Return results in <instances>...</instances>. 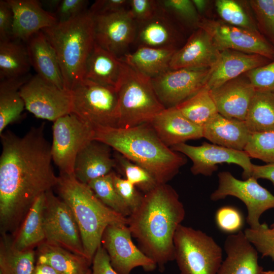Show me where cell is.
Masks as SVG:
<instances>
[{
	"label": "cell",
	"mask_w": 274,
	"mask_h": 274,
	"mask_svg": "<svg viewBox=\"0 0 274 274\" xmlns=\"http://www.w3.org/2000/svg\"><path fill=\"white\" fill-rule=\"evenodd\" d=\"M59 195L70 208L78 224L86 258L92 263L106 228L127 225L124 217L103 203L89 186L74 175H61L56 185Z\"/></svg>",
	"instance_id": "277c9868"
},
{
	"label": "cell",
	"mask_w": 274,
	"mask_h": 274,
	"mask_svg": "<svg viewBox=\"0 0 274 274\" xmlns=\"http://www.w3.org/2000/svg\"><path fill=\"white\" fill-rule=\"evenodd\" d=\"M125 62L95 42L87 60L83 80L117 88Z\"/></svg>",
	"instance_id": "83f0119b"
},
{
	"label": "cell",
	"mask_w": 274,
	"mask_h": 274,
	"mask_svg": "<svg viewBox=\"0 0 274 274\" xmlns=\"http://www.w3.org/2000/svg\"><path fill=\"white\" fill-rule=\"evenodd\" d=\"M224 247L226 257L217 274H260L263 270L258 264L257 250L244 232L228 235Z\"/></svg>",
	"instance_id": "d4e9b609"
},
{
	"label": "cell",
	"mask_w": 274,
	"mask_h": 274,
	"mask_svg": "<svg viewBox=\"0 0 274 274\" xmlns=\"http://www.w3.org/2000/svg\"><path fill=\"white\" fill-rule=\"evenodd\" d=\"M111 149L109 145L95 140L87 143L77 156L74 170L75 178L88 184L112 173L116 163Z\"/></svg>",
	"instance_id": "cb8c5ba5"
},
{
	"label": "cell",
	"mask_w": 274,
	"mask_h": 274,
	"mask_svg": "<svg viewBox=\"0 0 274 274\" xmlns=\"http://www.w3.org/2000/svg\"><path fill=\"white\" fill-rule=\"evenodd\" d=\"M181 41L178 25L160 7L150 19L137 24L134 42L137 47L177 50Z\"/></svg>",
	"instance_id": "603a6c76"
},
{
	"label": "cell",
	"mask_w": 274,
	"mask_h": 274,
	"mask_svg": "<svg viewBox=\"0 0 274 274\" xmlns=\"http://www.w3.org/2000/svg\"><path fill=\"white\" fill-rule=\"evenodd\" d=\"M72 112L97 127H117L119 120L117 89L83 80L70 91Z\"/></svg>",
	"instance_id": "ba28073f"
},
{
	"label": "cell",
	"mask_w": 274,
	"mask_h": 274,
	"mask_svg": "<svg viewBox=\"0 0 274 274\" xmlns=\"http://www.w3.org/2000/svg\"><path fill=\"white\" fill-rule=\"evenodd\" d=\"M248 3L259 31L274 47V0H251Z\"/></svg>",
	"instance_id": "60d3db41"
},
{
	"label": "cell",
	"mask_w": 274,
	"mask_h": 274,
	"mask_svg": "<svg viewBox=\"0 0 274 274\" xmlns=\"http://www.w3.org/2000/svg\"><path fill=\"white\" fill-rule=\"evenodd\" d=\"M88 3L86 0H60L53 16L57 23L68 21L87 11Z\"/></svg>",
	"instance_id": "7dc6e473"
},
{
	"label": "cell",
	"mask_w": 274,
	"mask_h": 274,
	"mask_svg": "<svg viewBox=\"0 0 274 274\" xmlns=\"http://www.w3.org/2000/svg\"><path fill=\"white\" fill-rule=\"evenodd\" d=\"M113 157L116 167L123 174L124 178L144 194L159 184L154 176L147 169L133 162L120 153L115 151Z\"/></svg>",
	"instance_id": "8d00e7d4"
},
{
	"label": "cell",
	"mask_w": 274,
	"mask_h": 274,
	"mask_svg": "<svg viewBox=\"0 0 274 274\" xmlns=\"http://www.w3.org/2000/svg\"><path fill=\"white\" fill-rule=\"evenodd\" d=\"M215 6L221 20L228 24L259 31L255 19L241 2L234 0H217Z\"/></svg>",
	"instance_id": "f35d334b"
},
{
	"label": "cell",
	"mask_w": 274,
	"mask_h": 274,
	"mask_svg": "<svg viewBox=\"0 0 274 274\" xmlns=\"http://www.w3.org/2000/svg\"><path fill=\"white\" fill-rule=\"evenodd\" d=\"M173 151L188 157L192 162L190 168L194 175L211 176L217 170L219 164H235L243 169L244 180L251 177L253 163L245 151L234 150L214 144L203 142L194 146L182 143L170 148Z\"/></svg>",
	"instance_id": "5bb4252c"
},
{
	"label": "cell",
	"mask_w": 274,
	"mask_h": 274,
	"mask_svg": "<svg viewBox=\"0 0 274 274\" xmlns=\"http://www.w3.org/2000/svg\"><path fill=\"white\" fill-rule=\"evenodd\" d=\"M220 53L209 35L198 28L175 52L170 62V69L211 68L217 63Z\"/></svg>",
	"instance_id": "d6986e66"
},
{
	"label": "cell",
	"mask_w": 274,
	"mask_h": 274,
	"mask_svg": "<svg viewBox=\"0 0 274 274\" xmlns=\"http://www.w3.org/2000/svg\"><path fill=\"white\" fill-rule=\"evenodd\" d=\"M7 1L14 15L13 39L26 43L34 35L57 23L54 16L43 9L40 1Z\"/></svg>",
	"instance_id": "ffe728a7"
},
{
	"label": "cell",
	"mask_w": 274,
	"mask_h": 274,
	"mask_svg": "<svg viewBox=\"0 0 274 274\" xmlns=\"http://www.w3.org/2000/svg\"><path fill=\"white\" fill-rule=\"evenodd\" d=\"M94 131V140L147 169L159 184L172 180L187 162L181 153L163 143L149 123L125 128L97 127Z\"/></svg>",
	"instance_id": "3957f363"
},
{
	"label": "cell",
	"mask_w": 274,
	"mask_h": 274,
	"mask_svg": "<svg viewBox=\"0 0 274 274\" xmlns=\"http://www.w3.org/2000/svg\"><path fill=\"white\" fill-rule=\"evenodd\" d=\"M118 96V128H129L149 123L165 109L154 89L151 79L125 62L116 88Z\"/></svg>",
	"instance_id": "8992f818"
},
{
	"label": "cell",
	"mask_w": 274,
	"mask_h": 274,
	"mask_svg": "<svg viewBox=\"0 0 274 274\" xmlns=\"http://www.w3.org/2000/svg\"><path fill=\"white\" fill-rule=\"evenodd\" d=\"M14 15L7 0L0 1V42L13 39Z\"/></svg>",
	"instance_id": "f907efd6"
},
{
	"label": "cell",
	"mask_w": 274,
	"mask_h": 274,
	"mask_svg": "<svg viewBox=\"0 0 274 274\" xmlns=\"http://www.w3.org/2000/svg\"><path fill=\"white\" fill-rule=\"evenodd\" d=\"M176 51L140 46L121 59L134 70L152 79L170 70V62Z\"/></svg>",
	"instance_id": "f1b7e54d"
},
{
	"label": "cell",
	"mask_w": 274,
	"mask_h": 274,
	"mask_svg": "<svg viewBox=\"0 0 274 274\" xmlns=\"http://www.w3.org/2000/svg\"><path fill=\"white\" fill-rule=\"evenodd\" d=\"M43 222L45 242L86 258L80 230L71 209L51 190L45 193Z\"/></svg>",
	"instance_id": "8fae6325"
},
{
	"label": "cell",
	"mask_w": 274,
	"mask_h": 274,
	"mask_svg": "<svg viewBox=\"0 0 274 274\" xmlns=\"http://www.w3.org/2000/svg\"><path fill=\"white\" fill-rule=\"evenodd\" d=\"M185 216L178 194L165 183L145 193L140 206L128 217L132 236L160 271L175 260L174 235Z\"/></svg>",
	"instance_id": "7a4b0ae2"
},
{
	"label": "cell",
	"mask_w": 274,
	"mask_h": 274,
	"mask_svg": "<svg viewBox=\"0 0 274 274\" xmlns=\"http://www.w3.org/2000/svg\"><path fill=\"white\" fill-rule=\"evenodd\" d=\"M203 138L213 144L244 151L251 133L245 121L226 118L219 113L203 126Z\"/></svg>",
	"instance_id": "4316f807"
},
{
	"label": "cell",
	"mask_w": 274,
	"mask_h": 274,
	"mask_svg": "<svg viewBox=\"0 0 274 274\" xmlns=\"http://www.w3.org/2000/svg\"><path fill=\"white\" fill-rule=\"evenodd\" d=\"M0 246V273L32 274L35 254L30 249L19 251L7 233L2 234Z\"/></svg>",
	"instance_id": "e575fe53"
},
{
	"label": "cell",
	"mask_w": 274,
	"mask_h": 274,
	"mask_svg": "<svg viewBox=\"0 0 274 274\" xmlns=\"http://www.w3.org/2000/svg\"><path fill=\"white\" fill-rule=\"evenodd\" d=\"M129 0H97L88 9L93 16L105 15L128 9Z\"/></svg>",
	"instance_id": "681fc988"
},
{
	"label": "cell",
	"mask_w": 274,
	"mask_h": 274,
	"mask_svg": "<svg viewBox=\"0 0 274 274\" xmlns=\"http://www.w3.org/2000/svg\"><path fill=\"white\" fill-rule=\"evenodd\" d=\"M256 91L274 92V59L262 66L246 73Z\"/></svg>",
	"instance_id": "f6af8a7d"
},
{
	"label": "cell",
	"mask_w": 274,
	"mask_h": 274,
	"mask_svg": "<svg viewBox=\"0 0 274 274\" xmlns=\"http://www.w3.org/2000/svg\"><path fill=\"white\" fill-rule=\"evenodd\" d=\"M31 66L37 74L60 89H65L57 56L53 47L41 31L26 43Z\"/></svg>",
	"instance_id": "484cf974"
},
{
	"label": "cell",
	"mask_w": 274,
	"mask_h": 274,
	"mask_svg": "<svg viewBox=\"0 0 274 274\" xmlns=\"http://www.w3.org/2000/svg\"><path fill=\"white\" fill-rule=\"evenodd\" d=\"M45 193L34 201L24 220L22 226L13 242L14 247L19 251L30 249V247L45 239L43 213Z\"/></svg>",
	"instance_id": "d6a6232c"
},
{
	"label": "cell",
	"mask_w": 274,
	"mask_h": 274,
	"mask_svg": "<svg viewBox=\"0 0 274 274\" xmlns=\"http://www.w3.org/2000/svg\"><path fill=\"white\" fill-rule=\"evenodd\" d=\"M198 28L209 35L220 51L231 50L274 59V47L259 31L233 26L221 20L202 18Z\"/></svg>",
	"instance_id": "7c38bea8"
},
{
	"label": "cell",
	"mask_w": 274,
	"mask_h": 274,
	"mask_svg": "<svg viewBox=\"0 0 274 274\" xmlns=\"http://www.w3.org/2000/svg\"><path fill=\"white\" fill-rule=\"evenodd\" d=\"M274 271V270H273Z\"/></svg>",
	"instance_id": "6125c7cd"
},
{
	"label": "cell",
	"mask_w": 274,
	"mask_h": 274,
	"mask_svg": "<svg viewBox=\"0 0 274 274\" xmlns=\"http://www.w3.org/2000/svg\"><path fill=\"white\" fill-rule=\"evenodd\" d=\"M215 220L220 230L231 234L242 231L244 224V219L241 211L230 206H223L218 209Z\"/></svg>",
	"instance_id": "ee69618b"
},
{
	"label": "cell",
	"mask_w": 274,
	"mask_h": 274,
	"mask_svg": "<svg viewBox=\"0 0 274 274\" xmlns=\"http://www.w3.org/2000/svg\"><path fill=\"white\" fill-rule=\"evenodd\" d=\"M211 69H170L151 79L152 83L164 107H175L205 86Z\"/></svg>",
	"instance_id": "2e32d148"
},
{
	"label": "cell",
	"mask_w": 274,
	"mask_h": 274,
	"mask_svg": "<svg viewBox=\"0 0 274 274\" xmlns=\"http://www.w3.org/2000/svg\"><path fill=\"white\" fill-rule=\"evenodd\" d=\"M20 92L25 109L38 118L54 122L72 112L70 91L59 88L37 74L31 76Z\"/></svg>",
	"instance_id": "4fadbf2b"
},
{
	"label": "cell",
	"mask_w": 274,
	"mask_h": 274,
	"mask_svg": "<svg viewBox=\"0 0 274 274\" xmlns=\"http://www.w3.org/2000/svg\"><path fill=\"white\" fill-rule=\"evenodd\" d=\"M0 274H2L1 273H0Z\"/></svg>",
	"instance_id": "94428289"
},
{
	"label": "cell",
	"mask_w": 274,
	"mask_h": 274,
	"mask_svg": "<svg viewBox=\"0 0 274 274\" xmlns=\"http://www.w3.org/2000/svg\"><path fill=\"white\" fill-rule=\"evenodd\" d=\"M148 123L169 148L203 138L202 127L188 120L176 107L164 109Z\"/></svg>",
	"instance_id": "44dd1931"
},
{
	"label": "cell",
	"mask_w": 274,
	"mask_h": 274,
	"mask_svg": "<svg viewBox=\"0 0 274 274\" xmlns=\"http://www.w3.org/2000/svg\"><path fill=\"white\" fill-rule=\"evenodd\" d=\"M44 130L43 123L23 136L10 131L0 135L2 234L15 229L35 200L58 183L52 165L51 145Z\"/></svg>",
	"instance_id": "6da1fadb"
},
{
	"label": "cell",
	"mask_w": 274,
	"mask_h": 274,
	"mask_svg": "<svg viewBox=\"0 0 274 274\" xmlns=\"http://www.w3.org/2000/svg\"><path fill=\"white\" fill-rule=\"evenodd\" d=\"M37 264L49 265L59 274H88L91 264L85 257L61 247L43 243L39 247Z\"/></svg>",
	"instance_id": "f546056e"
},
{
	"label": "cell",
	"mask_w": 274,
	"mask_h": 274,
	"mask_svg": "<svg viewBox=\"0 0 274 274\" xmlns=\"http://www.w3.org/2000/svg\"><path fill=\"white\" fill-rule=\"evenodd\" d=\"M12 39L0 42V80L29 74L31 67L26 45Z\"/></svg>",
	"instance_id": "1f68e13d"
},
{
	"label": "cell",
	"mask_w": 274,
	"mask_h": 274,
	"mask_svg": "<svg viewBox=\"0 0 274 274\" xmlns=\"http://www.w3.org/2000/svg\"><path fill=\"white\" fill-rule=\"evenodd\" d=\"M271 228L274 229V222L271 225Z\"/></svg>",
	"instance_id": "680465c9"
},
{
	"label": "cell",
	"mask_w": 274,
	"mask_h": 274,
	"mask_svg": "<svg viewBox=\"0 0 274 274\" xmlns=\"http://www.w3.org/2000/svg\"><path fill=\"white\" fill-rule=\"evenodd\" d=\"M160 9L177 25L183 24L198 28L201 19L192 1L158 0Z\"/></svg>",
	"instance_id": "ab89813d"
},
{
	"label": "cell",
	"mask_w": 274,
	"mask_h": 274,
	"mask_svg": "<svg viewBox=\"0 0 274 274\" xmlns=\"http://www.w3.org/2000/svg\"><path fill=\"white\" fill-rule=\"evenodd\" d=\"M113 172L91 181L87 185L97 198L115 212L128 218L131 212L118 194L113 183Z\"/></svg>",
	"instance_id": "74e56055"
},
{
	"label": "cell",
	"mask_w": 274,
	"mask_h": 274,
	"mask_svg": "<svg viewBox=\"0 0 274 274\" xmlns=\"http://www.w3.org/2000/svg\"><path fill=\"white\" fill-rule=\"evenodd\" d=\"M260 274H274V271L271 270H268V271H264L262 270Z\"/></svg>",
	"instance_id": "6f0895ef"
},
{
	"label": "cell",
	"mask_w": 274,
	"mask_h": 274,
	"mask_svg": "<svg viewBox=\"0 0 274 274\" xmlns=\"http://www.w3.org/2000/svg\"><path fill=\"white\" fill-rule=\"evenodd\" d=\"M245 122L251 133L274 131V92L256 91Z\"/></svg>",
	"instance_id": "836d02e7"
},
{
	"label": "cell",
	"mask_w": 274,
	"mask_h": 274,
	"mask_svg": "<svg viewBox=\"0 0 274 274\" xmlns=\"http://www.w3.org/2000/svg\"><path fill=\"white\" fill-rule=\"evenodd\" d=\"M247 238L262 257H269L274 261V229L265 223L257 229L248 228L244 231Z\"/></svg>",
	"instance_id": "7bdbcfd3"
},
{
	"label": "cell",
	"mask_w": 274,
	"mask_h": 274,
	"mask_svg": "<svg viewBox=\"0 0 274 274\" xmlns=\"http://www.w3.org/2000/svg\"><path fill=\"white\" fill-rule=\"evenodd\" d=\"M210 91L220 114L229 119L245 121L256 91L244 74Z\"/></svg>",
	"instance_id": "ac0fdd59"
},
{
	"label": "cell",
	"mask_w": 274,
	"mask_h": 274,
	"mask_svg": "<svg viewBox=\"0 0 274 274\" xmlns=\"http://www.w3.org/2000/svg\"><path fill=\"white\" fill-rule=\"evenodd\" d=\"M88 274H91V271L90 272H89Z\"/></svg>",
	"instance_id": "91938a15"
},
{
	"label": "cell",
	"mask_w": 274,
	"mask_h": 274,
	"mask_svg": "<svg viewBox=\"0 0 274 274\" xmlns=\"http://www.w3.org/2000/svg\"><path fill=\"white\" fill-rule=\"evenodd\" d=\"M251 177L256 179L268 180L274 186V164H266L262 165L253 164Z\"/></svg>",
	"instance_id": "f5cc1de1"
},
{
	"label": "cell",
	"mask_w": 274,
	"mask_h": 274,
	"mask_svg": "<svg viewBox=\"0 0 274 274\" xmlns=\"http://www.w3.org/2000/svg\"><path fill=\"white\" fill-rule=\"evenodd\" d=\"M60 0H43L41 4L43 9L52 15L54 14Z\"/></svg>",
	"instance_id": "db71d44e"
},
{
	"label": "cell",
	"mask_w": 274,
	"mask_h": 274,
	"mask_svg": "<svg viewBox=\"0 0 274 274\" xmlns=\"http://www.w3.org/2000/svg\"><path fill=\"white\" fill-rule=\"evenodd\" d=\"M37 268L42 274H59L52 267L43 264H37Z\"/></svg>",
	"instance_id": "9f6ffc18"
},
{
	"label": "cell",
	"mask_w": 274,
	"mask_h": 274,
	"mask_svg": "<svg viewBox=\"0 0 274 274\" xmlns=\"http://www.w3.org/2000/svg\"><path fill=\"white\" fill-rule=\"evenodd\" d=\"M42 31L55 51L65 89L70 91L84 79L86 63L95 43L93 16L88 10Z\"/></svg>",
	"instance_id": "5b68a950"
},
{
	"label": "cell",
	"mask_w": 274,
	"mask_h": 274,
	"mask_svg": "<svg viewBox=\"0 0 274 274\" xmlns=\"http://www.w3.org/2000/svg\"><path fill=\"white\" fill-rule=\"evenodd\" d=\"M31 76L29 73L18 78L1 80L0 135L8 125L19 119L25 109L20 91Z\"/></svg>",
	"instance_id": "4dcf8cb0"
},
{
	"label": "cell",
	"mask_w": 274,
	"mask_h": 274,
	"mask_svg": "<svg viewBox=\"0 0 274 274\" xmlns=\"http://www.w3.org/2000/svg\"><path fill=\"white\" fill-rule=\"evenodd\" d=\"M244 151L251 158L274 164V131L251 133Z\"/></svg>",
	"instance_id": "b9f144b4"
},
{
	"label": "cell",
	"mask_w": 274,
	"mask_h": 274,
	"mask_svg": "<svg viewBox=\"0 0 274 274\" xmlns=\"http://www.w3.org/2000/svg\"><path fill=\"white\" fill-rule=\"evenodd\" d=\"M159 9L158 0H129L128 10L137 24L150 19Z\"/></svg>",
	"instance_id": "c3c4849f"
},
{
	"label": "cell",
	"mask_w": 274,
	"mask_h": 274,
	"mask_svg": "<svg viewBox=\"0 0 274 274\" xmlns=\"http://www.w3.org/2000/svg\"><path fill=\"white\" fill-rule=\"evenodd\" d=\"M271 60L260 55L231 50L221 51L216 64L212 67L205 87L214 89Z\"/></svg>",
	"instance_id": "7402d4cb"
},
{
	"label": "cell",
	"mask_w": 274,
	"mask_h": 274,
	"mask_svg": "<svg viewBox=\"0 0 274 274\" xmlns=\"http://www.w3.org/2000/svg\"><path fill=\"white\" fill-rule=\"evenodd\" d=\"M92 263L91 274H119L112 266L109 256L101 244L96 250Z\"/></svg>",
	"instance_id": "816d5d0a"
},
{
	"label": "cell",
	"mask_w": 274,
	"mask_h": 274,
	"mask_svg": "<svg viewBox=\"0 0 274 274\" xmlns=\"http://www.w3.org/2000/svg\"><path fill=\"white\" fill-rule=\"evenodd\" d=\"M95 42L121 58L135 42L137 23L128 9L114 13L93 16Z\"/></svg>",
	"instance_id": "e0dca14e"
},
{
	"label": "cell",
	"mask_w": 274,
	"mask_h": 274,
	"mask_svg": "<svg viewBox=\"0 0 274 274\" xmlns=\"http://www.w3.org/2000/svg\"><path fill=\"white\" fill-rule=\"evenodd\" d=\"M127 225H110L105 229L101 245L107 251L113 268L119 274H130L141 266L146 271H153L156 263L133 244Z\"/></svg>",
	"instance_id": "9a60e30c"
},
{
	"label": "cell",
	"mask_w": 274,
	"mask_h": 274,
	"mask_svg": "<svg viewBox=\"0 0 274 274\" xmlns=\"http://www.w3.org/2000/svg\"><path fill=\"white\" fill-rule=\"evenodd\" d=\"M52 132V160L60 174L74 175L77 156L87 143L94 140V128L71 113L53 122Z\"/></svg>",
	"instance_id": "9c48e42d"
},
{
	"label": "cell",
	"mask_w": 274,
	"mask_h": 274,
	"mask_svg": "<svg viewBox=\"0 0 274 274\" xmlns=\"http://www.w3.org/2000/svg\"><path fill=\"white\" fill-rule=\"evenodd\" d=\"M174 244L181 274H217L223 261L222 250L212 236L180 224Z\"/></svg>",
	"instance_id": "52a82bcc"
},
{
	"label": "cell",
	"mask_w": 274,
	"mask_h": 274,
	"mask_svg": "<svg viewBox=\"0 0 274 274\" xmlns=\"http://www.w3.org/2000/svg\"><path fill=\"white\" fill-rule=\"evenodd\" d=\"M192 2L199 15L206 10L209 3L206 0H192Z\"/></svg>",
	"instance_id": "11a10c76"
},
{
	"label": "cell",
	"mask_w": 274,
	"mask_h": 274,
	"mask_svg": "<svg viewBox=\"0 0 274 274\" xmlns=\"http://www.w3.org/2000/svg\"><path fill=\"white\" fill-rule=\"evenodd\" d=\"M218 177V186L211 194V200L218 201L228 196L238 198L246 206V219L250 228H259L261 225L260 218L262 214L274 208V195L253 177L241 180L225 171L220 172Z\"/></svg>",
	"instance_id": "30bf717a"
},
{
	"label": "cell",
	"mask_w": 274,
	"mask_h": 274,
	"mask_svg": "<svg viewBox=\"0 0 274 274\" xmlns=\"http://www.w3.org/2000/svg\"><path fill=\"white\" fill-rule=\"evenodd\" d=\"M113 180L118 194L132 213L141 204L144 194H142L127 180L121 178L114 172Z\"/></svg>",
	"instance_id": "bcb514c9"
},
{
	"label": "cell",
	"mask_w": 274,
	"mask_h": 274,
	"mask_svg": "<svg viewBox=\"0 0 274 274\" xmlns=\"http://www.w3.org/2000/svg\"><path fill=\"white\" fill-rule=\"evenodd\" d=\"M175 107L188 120L202 127L218 113L210 90L205 86Z\"/></svg>",
	"instance_id": "d590c367"
}]
</instances>
